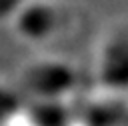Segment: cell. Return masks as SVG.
<instances>
[{
  "mask_svg": "<svg viewBox=\"0 0 128 126\" xmlns=\"http://www.w3.org/2000/svg\"><path fill=\"white\" fill-rule=\"evenodd\" d=\"M16 34L28 42H44L58 28V10L44 0H26L12 18Z\"/></svg>",
  "mask_w": 128,
  "mask_h": 126,
  "instance_id": "7a4b0ae2",
  "label": "cell"
},
{
  "mask_svg": "<svg viewBox=\"0 0 128 126\" xmlns=\"http://www.w3.org/2000/svg\"><path fill=\"white\" fill-rule=\"evenodd\" d=\"M24 86L36 100H62L74 86V72L68 64L58 60H40L24 72Z\"/></svg>",
  "mask_w": 128,
  "mask_h": 126,
  "instance_id": "6da1fadb",
  "label": "cell"
},
{
  "mask_svg": "<svg viewBox=\"0 0 128 126\" xmlns=\"http://www.w3.org/2000/svg\"><path fill=\"white\" fill-rule=\"evenodd\" d=\"M24 2L26 0H0V22H12Z\"/></svg>",
  "mask_w": 128,
  "mask_h": 126,
  "instance_id": "277c9868",
  "label": "cell"
},
{
  "mask_svg": "<svg viewBox=\"0 0 128 126\" xmlns=\"http://www.w3.org/2000/svg\"><path fill=\"white\" fill-rule=\"evenodd\" d=\"M100 80L114 90L128 88V42H124L122 36L114 38L104 48V56L100 60Z\"/></svg>",
  "mask_w": 128,
  "mask_h": 126,
  "instance_id": "3957f363",
  "label": "cell"
}]
</instances>
